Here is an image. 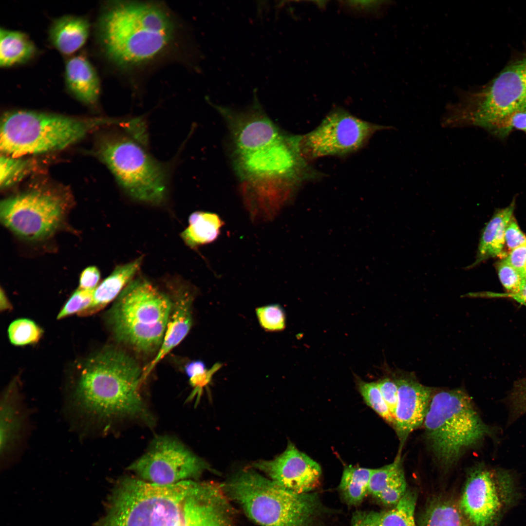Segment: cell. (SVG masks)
I'll return each mask as SVG.
<instances>
[{"label":"cell","mask_w":526,"mask_h":526,"mask_svg":"<svg viewBox=\"0 0 526 526\" xmlns=\"http://www.w3.org/2000/svg\"><path fill=\"white\" fill-rule=\"evenodd\" d=\"M509 401L514 415L518 416L526 414V377L515 383Z\"/></svg>","instance_id":"cell-37"},{"label":"cell","mask_w":526,"mask_h":526,"mask_svg":"<svg viewBox=\"0 0 526 526\" xmlns=\"http://www.w3.org/2000/svg\"><path fill=\"white\" fill-rule=\"evenodd\" d=\"M99 155L123 190L133 199L159 205L166 199L168 174L133 138L117 132L104 138Z\"/></svg>","instance_id":"cell-10"},{"label":"cell","mask_w":526,"mask_h":526,"mask_svg":"<svg viewBox=\"0 0 526 526\" xmlns=\"http://www.w3.org/2000/svg\"><path fill=\"white\" fill-rule=\"evenodd\" d=\"M173 302L143 278L133 279L108 312L107 320L116 340L143 353L158 351Z\"/></svg>","instance_id":"cell-6"},{"label":"cell","mask_w":526,"mask_h":526,"mask_svg":"<svg viewBox=\"0 0 526 526\" xmlns=\"http://www.w3.org/2000/svg\"><path fill=\"white\" fill-rule=\"evenodd\" d=\"M222 366L220 363H216L212 367L206 372L199 374L189 378L190 385L193 388L189 398H195L199 400L202 395L203 389L211 381L213 375Z\"/></svg>","instance_id":"cell-39"},{"label":"cell","mask_w":526,"mask_h":526,"mask_svg":"<svg viewBox=\"0 0 526 526\" xmlns=\"http://www.w3.org/2000/svg\"><path fill=\"white\" fill-rule=\"evenodd\" d=\"M513 129L526 133V107L506 117L491 131L498 135L505 136Z\"/></svg>","instance_id":"cell-36"},{"label":"cell","mask_w":526,"mask_h":526,"mask_svg":"<svg viewBox=\"0 0 526 526\" xmlns=\"http://www.w3.org/2000/svg\"><path fill=\"white\" fill-rule=\"evenodd\" d=\"M207 370L206 364L200 360L191 361L188 362L185 367V371L189 378Z\"/></svg>","instance_id":"cell-44"},{"label":"cell","mask_w":526,"mask_h":526,"mask_svg":"<svg viewBox=\"0 0 526 526\" xmlns=\"http://www.w3.org/2000/svg\"><path fill=\"white\" fill-rule=\"evenodd\" d=\"M89 19L84 16L66 15L55 19L48 31L52 46L62 55L70 56L81 48L88 38Z\"/></svg>","instance_id":"cell-19"},{"label":"cell","mask_w":526,"mask_h":526,"mask_svg":"<svg viewBox=\"0 0 526 526\" xmlns=\"http://www.w3.org/2000/svg\"><path fill=\"white\" fill-rule=\"evenodd\" d=\"M111 121L27 110L9 112L1 120L0 150L3 154L21 157L62 149Z\"/></svg>","instance_id":"cell-7"},{"label":"cell","mask_w":526,"mask_h":526,"mask_svg":"<svg viewBox=\"0 0 526 526\" xmlns=\"http://www.w3.org/2000/svg\"><path fill=\"white\" fill-rule=\"evenodd\" d=\"M256 314L261 326L266 331H281L285 327V313L278 304L258 307L256 309Z\"/></svg>","instance_id":"cell-31"},{"label":"cell","mask_w":526,"mask_h":526,"mask_svg":"<svg viewBox=\"0 0 526 526\" xmlns=\"http://www.w3.org/2000/svg\"><path fill=\"white\" fill-rule=\"evenodd\" d=\"M347 4L351 7L363 10H374L377 9L381 5V1H358L353 0L347 1Z\"/></svg>","instance_id":"cell-45"},{"label":"cell","mask_w":526,"mask_h":526,"mask_svg":"<svg viewBox=\"0 0 526 526\" xmlns=\"http://www.w3.org/2000/svg\"><path fill=\"white\" fill-rule=\"evenodd\" d=\"M526 107V52L479 91L449 106L444 127L476 126L492 131L513 113Z\"/></svg>","instance_id":"cell-9"},{"label":"cell","mask_w":526,"mask_h":526,"mask_svg":"<svg viewBox=\"0 0 526 526\" xmlns=\"http://www.w3.org/2000/svg\"><path fill=\"white\" fill-rule=\"evenodd\" d=\"M221 487L185 480L157 485L124 476L114 485L99 526H228Z\"/></svg>","instance_id":"cell-2"},{"label":"cell","mask_w":526,"mask_h":526,"mask_svg":"<svg viewBox=\"0 0 526 526\" xmlns=\"http://www.w3.org/2000/svg\"><path fill=\"white\" fill-rule=\"evenodd\" d=\"M399 454L394 461L379 469H373L370 477L368 493L376 497L389 484L404 473Z\"/></svg>","instance_id":"cell-29"},{"label":"cell","mask_w":526,"mask_h":526,"mask_svg":"<svg viewBox=\"0 0 526 526\" xmlns=\"http://www.w3.org/2000/svg\"><path fill=\"white\" fill-rule=\"evenodd\" d=\"M517 495L514 476L500 468L478 466L470 472L460 500L463 513L473 526H496Z\"/></svg>","instance_id":"cell-11"},{"label":"cell","mask_w":526,"mask_h":526,"mask_svg":"<svg viewBox=\"0 0 526 526\" xmlns=\"http://www.w3.org/2000/svg\"><path fill=\"white\" fill-rule=\"evenodd\" d=\"M351 526H383L373 511H358L352 517Z\"/></svg>","instance_id":"cell-43"},{"label":"cell","mask_w":526,"mask_h":526,"mask_svg":"<svg viewBox=\"0 0 526 526\" xmlns=\"http://www.w3.org/2000/svg\"><path fill=\"white\" fill-rule=\"evenodd\" d=\"M505 238V243L510 250L526 244V236L513 216L507 225Z\"/></svg>","instance_id":"cell-40"},{"label":"cell","mask_w":526,"mask_h":526,"mask_svg":"<svg viewBox=\"0 0 526 526\" xmlns=\"http://www.w3.org/2000/svg\"><path fill=\"white\" fill-rule=\"evenodd\" d=\"M16 393L11 387L5 393L0 404V452L5 454L17 441L22 421Z\"/></svg>","instance_id":"cell-23"},{"label":"cell","mask_w":526,"mask_h":526,"mask_svg":"<svg viewBox=\"0 0 526 526\" xmlns=\"http://www.w3.org/2000/svg\"><path fill=\"white\" fill-rule=\"evenodd\" d=\"M505 259L523 278L526 279V244L510 250Z\"/></svg>","instance_id":"cell-41"},{"label":"cell","mask_w":526,"mask_h":526,"mask_svg":"<svg viewBox=\"0 0 526 526\" xmlns=\"http://www.w3.org/2000/svg\"><path fill=\"white\" fill-rule=\"evenodd\" d=\"M358 389L366 403L384 420L394 427L392 415L379 389L377 383L358 381Z\"/></svg>","instance_id":"cell-30"},{"label":"cell","mask_w":526,"mask_h":526,"mask_svg":"<svg viewBox=\"0 0 526 526\" xmlns=\"http://www.w3.org/2000/svg\"><path fill=\"white\" fill-rule=\"evenodd\" d=\"M193 295L188 290L180 293L173 302L171 313L162 343L154 358L143 370V379L149 375L156 365L188 334L192 325Z\"/></svg>","instance_id":"cell-17"},{"label":"cell","mask_w":526,"mask_h":526,"mask_svg":"<svg viewBox=\"0 0 526 526\" xmlns=\"http://www.w3.org/2000/svg\"><path fill=\"white\" fill-rule=\"evenodd\" d=\"M8 333L11 343L22 346L38 342L42 337L43 331L33 320L20 319L10 324Z\"/></svg>","instance_id":"cell-28"},{"label":"cell","mask_w":526,"mask_h":526,"mask_svg":"<svg viewBox=\"0 0 526 526\" xmlns=\"http://www.w3.org/2000/svg\"><path fill=\"white\" fill-rule=\"evenodd\" d=\"M231 137L234 166L249 216L273 220L300 184L316 175L301 155L300 136L286 134L264 119L244 125Z\"/></svg>","instance_id":"cell-1"},{"label":"cell","mask_w":526,"mask_h":526,"mask_svg":"<svg viewBox=\"0 0 526 526\" xmlns=\"http://www.w3.org/2000/svg\"><path fill=\"white\" fill-rule=\"evenodd\" d=\"M142 259V257H139L131 262L117 266L94 289L90 305L77 315L84 317L94 314L117 298L140 269Z\"/></svg>","instance_id":"cell-20"},{"label":"cell","mask_w":526,"mask_h":526,"mask_svg":"<svg viewBox=\"0 0 526 526\" xmlns=\"http://www.w3.org/2000/svg\"><path fill=\"white\" fill-rule=\"evenodd\" d=\"M67 208L62 195L36 190L4 199L0 215L4 225L17 235L36 241L47 238L58 228Z\"/></svg>","instance_id":"cell-12"},{"label":"cell","mask_w":526,"mask_h":526,"mask_svg":"<svg viewBox=\"0 0 526 526\" xmlns=\"http://www.w3.org/2000/svg\"><path fill=\"white\" fill-rule=\"evenodd\" d=\"M406 482L404 473L389 484L376 497L385 505H395L405 494Z\"/></svg>","instance_id":"cell-35"},{"label":"cell","mask_w":526,"mask_h":526,"mask_svg":"<svg viewBox=\"0 0 526 526\" xmlns=\"http://www.w3.org/2000/svg\"><path fill=\"white\" fill-rule=\"evenodd\" d=\"M253 466L280 486L298 493L317 487L322 474L320 465L292 443L275 458L258 461Z\"/></svg>","instance_id":"cell-15"},{"label":"cell","mask_w":526,"mask_h":526,"mask_svg":"<svg viewBox=\"0 0 526 526\" xmlns=\"http://www.w3.org/2000/svg\"><path fill=\"white\" fill-rule=\"evenodd\" d=\"M94 290L79 288L76 290L60 311L57 319H60L75 313L78 314L88 307L92 302Z\"/></svg>","instance_id":"cell-33"},{"label":"cell","mask_w":526,"mask_h":526,"mask_svg":"<svg viewBox=\"0 0 526 526\" xmlns=\"http://www.w3.org/2000/svg\"><path fill=\"white\" fill-rule=\"evenodd\" d=\"M389 128L360 119L343 109H336L314 130L300 136L301 152L307 161L345 155L362 148L376 132Z\"/></svg>","instance_id":"cell-13"},{"label":"cell","mask_w":526,"mask_h":526,"mask_svg":"<svg viewBox=\"0 0 526 526\" xmlns=\"http://www.w3.org/2000/svg\"><path fill=\"white\" fill-rule=\"evenodd\" d=\"M64 77L66 90L76 99L89 105L97 102L100 90L99 77L85 55H74L67 59Z\"/></svg>","instance_id":"cell-18"},{"label":"cell","mask_w":526,"mask_h":526,"mask_svg":"<svg viewBox=\"0 0 526 526\" xmlns=\"http://www.w3.org/2000/svg\"><path fill=\"white\" fill-rule=\"evenodd\" d=\"M423 424L432 452L446 465L455 462L467 448L493 433L470 397L460 389L433 395Z\"/></svg>","instance_id":"cell-8"},{"label":"cell","mask_w":526,"mask_h":526,"mask_svg":"<svg viewBox=\"0 0 526 526\" xmlns=\"http://www.w3.org/2000/svg\"><path fill=\"white\" fill-rule=\"evenodd\" d=\"M398 389L394 427L402 446L409 434L423 424L432 397V390L409 376L394 380Z\"/></svg>","instance_id":"cell-16"},{"label":"cell","mask_w":526,"mask_h":526,"mask_svg":"<svg viewBox=\"0 0 526 526\" xmlns=\"http://www.w3.org/2000/svg\"><path fill=\"white\" fill-rule=\"evenodd\" d=\"M143 370L124 352L106 348L84 362L73 393L74 405L104 419L145 417L140 392Z\"/></svg>","instance_id":"cell-3"},{"label":"cell","mask_w":526,"mask_h":526,"mask_svg":"<svg viewBox=\"0 0 526 526\" xmlns=\"http://www.w3.org/2000/svg\"><path fill=\"white\" fill-rule=\"evenodd\" d=\"M227 495L260 526H313L321 512L315 493L289 490L251 469L243 470L226 485Z\"/></svg>","instance_id":"cell-5"},{"label":"cell","mask_w":526,"mask_h":526,"mask_svg":"<svg viewBox=\"0 0 526 526\" xmlns=\"http://www.w3.org/2000/svg\"><path fill=\"white\" fill-rule=\"evenodd\" d=\"M1 188L7 187L20 179L27 171L29 163L20 157L5 154L0 156Z\"/></svg>","instance_id":"cell-32"},{"label":"cell","mask_w":526,"mask_h":526,"mask_svg":"<svg viewBox=\"0 0 526 526\" xmlns=\"http://www.w3.org/2000/svg\"><path fill=\"white\" fill-rule=\"evenodd\" d=\"M100 277V272L94 266H89L81 273L79 279V289H94Z\"/></svg>","instance_id":"cell-42"},{"label":"cell","mask_w":526,"mask_h":526,"mask_svg":"<svg viewBox=\"0 0 526 526\" xmlns=\"http://www.w3.org/2000/svg\"><path fill=\"white\" fill-rule=\"evenodd\" d=\"M502 297H506L510 298L518 302L521 303L526 306V282L521 289V290L517 293L511 294L507 293L503 294H498L497 296H501Z\"/></svg>","instance_id":"cell-46"},{"label":"cell","mask_w":526,"mask_h":526,"mask_svg":"<svg viewBox=\"0 0 526 526\" xmlns=\"http://www.w3.org/2000/svg\"><path fill=\"white\" fill-rule=\"evenodd\" d=\"M377 384L382 397L394 419L398 400L397 385L394 380L389 378L381 379Z\"/></svg>","instance_id":"cell-38"},{"label":"cell","mask_w":526,"mask_h":526,"mask_svg":"<svg viewBox=\"0 0 526 526\" xmlns=\"http://www.w3.org/2000/svg\"><path fill=\"white\" fill-rule=\"evenodd\" d=\"M421 526H467L462 513L451 503L441 501L426 510Z\"/></svg>","instance_id":"cell-26"},{"label":"cell","mask_w":526,"mask_h":526,"mask_svg":"<svg viewBox=\"0 0 526 526\" xmlns=\"http://www.w3.org/2000/svg\"><path fill=\"white\" fill-rule=\"evenodd\" d=\"M496 268L500 282L507 291V293L518 292L526 282V279L523 278L505 259L497 263Z\"/></svg>","instance_id":"cell-34"},{"label":"cell","mask_w":526,"mask_h":526,"mask_svg":"<svg viewBox=\"0 0 526 526\" xmlns=\"http://www.w3.org/2000/svg\"><path fill=\"white\" fill-rule=\"evenodd\" d=\"M373 469L352 466L344 468L339 485V491L347 504H360L368 493Z\"/></svg>","instance_id":"cell-24"},{"label":"cell","mask_w":526,"mask_h":526,"mask_svg":"<svg viewBox=\"0 0 526 526\" xmlns=\"http://www.w3.org/2000/svg\"><path fill=\"white\" fill-rule=\"evenodd\" d=\"M38 49L25 33L0 28V66L8 68L24 64L35 58Z\"/></svg>","instance_id":"cell-21"},{"label":"cell","mask_w":526,"mask_h":526,"mask_svg":"<svg viewBox=\"0 0 526 526\" xmlns=\"http://www.w3.org/2000/svg\"><path fill=\"white\" fill-rule=\"evenodd\" d=\"M0 308L1 311L11 309L12 306L8 300L5 293L1 289Z\"/></svg>","instance_id":"cell-47"},{"label":"cell","mask_w":526,"mask_h":526,"mask_svg":"<svg viewBox=\"0 0 526 526\" xmlns=\"http://www.w3.org/2000/svg\"></svg>","instance_id":"cell-48"},{"label":"cell","mask_w":526,"mask_h":526,"mask_svg":"<svg viewBox=\"0 0 526 526\" xmlns=\"http://www.w3.org/2000/svg\"><path fill=\"white\" fill-rule=\"evenodd\" d=\"M188 224L181 237L188 246L196 249L215 241L225 223L215 213L199 211L190 214Z\"/></svg>","instance_id":"cell-22"},{"label":"cell","mask_w":526,"mask_h":526,"mask_svg":"<svg viewBox=\"0 0 526 526\" xmlns=\"http://www.w3.org/2000/svg\"><path fill=\"white\" fill-rule=\"evenodd\" d=\"M416 500L414 492L407 490L392 509L373 512L383 526H416L414 517Z\"/></svg>","instance_id":"cell-25"},{"label":"cell","mask_w":526,"mask_h":526,"mask_svg":"<svg viewBox=\"0 0 526 526\" xmlns=\"http://www.w3.org/2000/svg\"><path fill=\"white\" fill-rule=\"evenodd\" d=\"M208 465L175 438L156 437L147 451L128 467L137 477L157 485H170L198 477Z\"/></svg>","instance_id":"cell-14"},{"label":"cell","mask_w":526,"mask_h":526,"mask_svg":"<svg viewBox=\"0 0 526 526\" xmlns=\"http://www.w3.org/2000/svg\"><path fill=\"white\" fill-rule=\"evenodd\" d=\"M97 30L109 58L119 64L133 65L164 51L173 38L174 26L167 13L155 5L120 2L102 13Z\"/></svg>","instance_id":"cell-4"},{"label":"cell","mask_w":526,"mask_h":526,"mask_svg":"<svg viewBox=\"0 0 526 526\" xmlns=\"http://www.w3.org/2000/svg\"><path fill=\"white\" fill-rule=\"evenodd\" d=\"M515 207L514 200L507 207L499 209L493 215L484 228L478 245L475 261L468 268L476 266L488 259L490 246L496 237L502 222L507 217L513 216Z\"/></svg>","instance_id":"cell-27"}]
</instances>
